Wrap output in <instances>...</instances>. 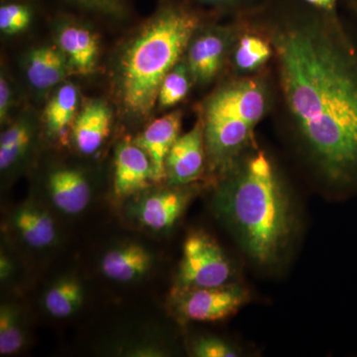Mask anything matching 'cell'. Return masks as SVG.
I'll use <instances>...</instances> for the list:
<instances>
[{
	"label": "cell",
	"mask_w": 357,
	"mask_h": 357,
	"mask_svg": "<svg viewBox=\"0 0 357 357\" xmlns=\"http://www.w3.org/2000/svg\"><path fill=\"white\" fill-rule=\"evenodd\" d=\"M273 47L291 124L331 184H357V48L335 13L302 0L255 8Z\"/></svg>",
	"instance_id": "cell-1"
},
{
	"label": "cell",
	"mask_w": 357,
	"mask_h": 357,
	"mask_svg": "<svg viewBox=\"0 0 357 357\" xmlns=\"http://www.w3.org/2000/svg\"><path fill=\"white\" fill-rule=\"evenodd\" d=\"M213 196V210L251 259L278 261L294 230L292 204L273 164L263 151L230 168Z\"/></svg>",
	"instance_id": "cell-2"
},
{
	"label": "cell",
	"mask_w": 357,
	"mask_h": 357,
	"mask_svg": "<svg viewBox=\"0 0 357 357\" xmlns=\"http://www.w3.org/2000/svg\"><path fill=\"white\" fill-rule=\"evenodd\" d=\"M203 24V14L183 0H163L122 54L119 66L121 102L133 116L149 114L161 84Z\"/></svg>",
	"instance_id": "cell-3"
},
{
	"label": "cell",
	"mask_w": 357,
	"mask_h": 357,
	"mask_svg": "<svg viewBox=\"0 0 357 357\" xmlns=\"http://www.w3.org/2000/svg\"><path fill=\"white\" fill-rule=\"evenodd\" d=\"M268 109L267 89L253 77L223 84L204 103L206 155L213 170L227 173L236 165Z\"/></svg>",
	"instance_id": "cell-4"
},
{
	"label": "cell",
	"mask_w": 357,
	"mask_h": 357,
	"mask_svg": "<svg viewBox=\"0 0 357 357\" xmlns=\"http://www.w3.org/2000/svg\"><path fill=\"white\" fill-rule=\"evenodd\" d=\"M232 275L231 263L218 241L204 230H195L185 237L172 291L218 287L229 284Z\"/></svg>",
	"instance_id": "cell-5"
},
{
	"label": "cell",
	"mask_w": 357,
	"mask_h": 357,
	"mask_svg": "<svg viewBox=\"0 0 357 357\" xmlns=\"http://www.w3.org/2000/svg\"><path fill=\"white\" fill-rule=\"evenodd\" d=\"M249 300L248 291L234 283L171 292V306L181 321H222L236 314Z\"/></svg>",
	"instance_id": "cell-6"
},
{
	"label": "cell",
	"mask_w": 357,
	"mask_h": 357,
	"mask_svg": "<svg viewBox=\"0 0 357 357\" xmlns=\"http://www.w3.org/2000/svg\"><path fill=\"white\" fill-rule=\"evenodd\" d=\"M139 195L129 208L131 218L143 229L165 232L182 217L192 194L183 187H170Z\"/></svg>",
	"instance_id": "cell-7"
},
{
	"label": "cell",
	"mask_w": 357,
	"mask_h": 357,
	"mask_svg": "<svg viewBox=\"0 0 357 357\" xmlns=\"http://www.w3.org/2000/svg\"><path fill=\"white\" fill-rule=\"evenodd\" d=\"M203 121L197 122L189 132L178 136L166 159V181L169 187H185L203 175L206 161Z\"/></svg>",
	"instance_id": "cell-8"
},
{
	"label": "cell",
	"mask_w": 357,
	"mask_h": 357,
	"mask_svg": "<svg viewBox=\"0 0 357 357\" xmlns=\"http://www.w3.org/2000/svg\"><path fill=\"white\" fill-rule=\"evenodd\" d=\"M229 32V28L211 27L192 37L187 49V66L199 84L210 83L222 69L231 40Z\"/></svg>",
	"instance_id": "cell-9"
},
{
	"label": "cell",
	"mask_w": 357,
	"mask_h": 357,
	"mask_svg": "<svg viewBox=\"0 0 357 357\" xmlns=\"http://www.w3.org/2000/svg\"><path fill=\"white\" fill-rule=\"evenodd\" d=\"M152 183L151 163L144 150L135 142L119 143L114 156V196L119 199L138 196Z\"/></svg>",
	"instance_id": "cell-10"
},
{
	"label": "cell",
	"mask_w": 357,
	"mask_h": 357,
	"mask_svg": "<svg viewBox=\"0 0 357 357\" xmlns=\"http://www.w3.org/2000/svg\"><path fill=\"white\" fill-rule=\"evenodd\" d=\"M181 124L182 114L174 112L155 119L135 140L150 160L153 182L156 184L166 181L167 156L180 136Z\"/></svg>",
	"instance_id": "cell-11"
},
{
	"label": "cell",
	"mask_w": 357,
	"mask_h": 357,
	"mask_svg": "<svg viewBox=\"0 0 357 357\" xmlns=\"http://www.w3.org/2000/svg\"><path fill=\"white\" fill-rule=\"evenodd\" d=\"M47 189L53 206L67 215L83 213L93 198L88 178L77 169L58 168L52 171L47 180Z\"/></svg>",
	"instance_id": "cell-12"
},
{
	"label": "cell",
	"mask_w": 357,
	"mask_h": 357,
	"mask_svg": "<svg viewBox=\"0 0 357 357\" xmlns=\"http://www.w3.org/2000/svg\"><path fill=\"white\" fill-rule=\"evenodd\" d=\"M153 264V255L144 245L126 243L105 252L100 261V271L109 280L131 283L146 276Z\"/></svg>",
	"instance_id": "cell-13"
},
{
	"label": "cell",
	"mask_w": 357,
	"mask_h": 357,
	"mask_svg": "<svg viewBox=\"0 0 357 357\" xmlns=\"http://www.w3.org/2000/svg\"><path fill=\"white\" fill-rule=\"evenodd\" d=\"M11 225L20 241L32 249H47L58 241L55 220L44 206L26 202L13 211Z\"/></svg>",
	"instance_id": "cell-14"
},
{
	"label": "cell",
	"mask_w": 357,
	"mask_h": 357,
	"mask_svg": "<svg viewBox=\"0 0 357 357\" xmlns=\"http://www.w3.org/2000/svg\"><path fill=\"white\" fill-rule=\"evenodd\" d=\"M57 42L70 69L79 75H89L95 70L98 42L88 27L75 21H61L57 27Z\"/></svg>",
	"instance_id": "cell-15"
},
{
	"label": "cell",
	"mask_w": 357,
	"mask_h": 357,
	"mask_svg": "<svg viewBox=\"0 0 357 357\" xmlns=\"http://www.w3.org/2000/svg\"><path fill=\"white\" fill-rule=\"evenodd\" d=\"M112 109L103 100H91L77 115L72 138L79 153L93 155L102 146L112 126Z\"/></svg>",
	"instance_id": "cell-16"
},
{
	"label": "cell",
	"mask_w": 357,
	"mask_h": 357,
	"mask_svg": "<svg viewBox=\"0 0 357 357\" xmlns=\"http://www.w3.org/2000/svg\"><path fill=\"white\" fill-rule=\"evenodd\" d=\"M70 70L65 54L55 47H40L26 57V76L33 88L38 91L57 86L64 81Z\"/></svg>",
	"instance_id": "cell-17"
},
{
	"label": "cell",
	"mask_w": 357,
	"mask_h": 357,
	"mask_svg": "<svg viewBox=\"0 0 357 357\" xmlns=\"http://www.w3.org/2000/svg\"><path fill=\"white\" fill-rule=\"evenodd\" d=\"M84 301L82 282L75 276H64L47 289L43 296V307L53 318L67 319L81 310Z\"/></svg>",
	"instance_id": "cell-18"
},
{
	"label": "cell",
	"mask_w": 357,
	"mask_h": 357,
	"mask_svg": "<svg viewBox=\"0 0 357 357\" xmlns=\"http://www.w3.org/2000/svg\"><path fill=\"white\" fill-rule=\"evenodd\" d=\"M79 93L74 84H65L56 91L45 109L44 116L47 131L52 137L64 133L76 119Z\"/></svg>",
	"instance_id": "cell-19"
},
{
	"label": "cell",
	"mask_w": 357,
	"mask_h": 357,
	"mask_svg": "<svg viewBox=\"0 0 357 357\" xmlns=\"http://www.w3.org/2000/svg\"><path fill=\"white\" fill-rule=\"evenodd\" d=\"M33 140V130L28 121L13 124L0 137V170L10 171L20 163L29 151Z\"/></svg>",
	"instance_id": "cell-20"
},
{
	"label": "cell",
	"mask_w": 357,
	"mask_h": 357,
	"mask_svg": "<svg viewBox=\"0 0 357 357\" xmlns=\"http://www.w3.org/2000/svg\"><path fill=\"white\" fill-rule=\"evenodd\" d=\"M273 56V47L267 37L257 34H244L237 41L234 63L241 73H252L266 64Z\"/></svg>",
	"instance_id": "cell-21"
},
{
	"label": "cell",
	"mask_w": 357,
	"mask_h": 357,
	"mask_svg": "<svg viewBox=\"0 0 357 357\" xmlns=\"http://www.w3.org/2000/svg\"><path fill=\"white\" fill-rule=\"evenodd\" d=\"M27 342L24 321L20 310L13 304L0 307V354L13 356L22 351Z\"/></svg>",
	"instance_id": "cell-22"
},
{
	"label": "cell",
	"mask_w": 357,
	"mask_h": 357,
	"mask_svg": "<svg viewBox=\"0 0 357 357\" xmlns=\"http://www.w3.org/2000/svg\"><path fill=\"white\" fill-rule=\"evenodd\" d=\"M191 76L188 66L178 63L164 79L158 95L159 105L164 109L174 107L182 102L190 91Z\"/></svg>",
	"instance_id": "cell-23"
},
{
	"label": "cell",
	"mask_w": 357,
	"mask_h": 357,
	"mask_svg": "<svg viewBox=\"0 0 357 357\" xmlns=\"http://www.w3.org/2000/svg\"><path fill=\"white\" fill-rule=\"evenodd\" d=\"M33 18V7L28 2H4L0 7V29L6 34H16L29 27Z\"/></svg>",
	"instance_id": "cell-24"
},
{
	"label": "cell",
	"mask_w": 357,
	"mask_h": 357,
	"mask_svg": "<svg viewBox=\"0 0 357 357\" xmlns=\"http://www.w3.org/2000/svg\"><path fill=\"white\" fill-rule=\"evenodd\" d=\"M84 13L109 20H123L130 14L129 0H63Z\"/></svg>",
	"instance_id": "cell-25"
},
{
	"label": "cell",
	"mask_w": 357,
	"mask_h": 357,
	"mask_svg": "<svg viewBox=\"0 0 357 357\" xmlns=\"http://www.w3.org/2000/svg\"><path fill=\"white\" fill-rule=\"evenodd\" d=\"M192 356L197 357H234L238 352L218 337H204L197 340L192 345Z\"/></svg>",
	"instance_id": "cell-26"
},
{
	"label": "cell",
	"mask_w": 357,
	"mask_h": 357,
	"mask_svg": "<svg viewBox=\"0 0 357 357\" xmlns=\"http://www.w3.org/2000/svg\"><path fill=\"white\" fill-rule=\"evenodd\" d=\"M194 6H206L217 10H230V9H243L252 10L256 7L262 6L268 0H183Z\"/></svg>",
	"instance_id": "cell-27"
},
{
	"label": "cell",
	"mask_w": 357,
	"mask_h": 357,
	"mask_svg": "<svg viewBox=\"0 0 357 357\" xmlns=\"http://www.w3.org/2000/svg\"><path fill=\"white\" fill-rule=\"evenodd\" d=\"M11 105V89L3 75L0 79V119L6 121Z\"/></svg>",
	"instance_id": "cell-28"
},
{
	"label": "cell",
	"mask_w": 357,
	"mask_h": 357,
	"mask_svg": "<svg viewBox=\"0 0 357 357\" xmlns=\"http://www.w3.org/2000/svg\"><path fill=\"white\" fill-rule=\"evenodd\" d=\"M13 260L6 253L3 255V251H2L1 258H0V277H1L2 282L6 281L7 279L13 276Z\"/></svg>",
	"instance_id": "cell-29"
},
{
	"label": "cell",
	"mask_w": 357,
	"mask_h": 357,
	"mask_svg": "<svg viewBox=\"0 0 357 357\" xmlns=\"http://www.w3.org/2000/svg\"><path fill=\"white\" fill-rule=\"evenodd\" d=\"M309 6L328 11V13H335L337 0H302Z\"/></svg>",
	"instance_id": "cell-30"
},
{
	"label": "cell",
	"mask_w": 357,
	"mask_h": 357,
	"mask_svg": "<svg viewBox=\"0 0 357 357\" xmlns=\"http://www.w3.org/2000/svg\"><path fill=\"white\" fill-rule=\"evenodd\" d=\"M349 2L354 13H357V0H349Z\"/></svg>",
	"instance_id": "cell-31"
},
{
	"label": "cell",
	"mask_w": 357,
	"mask_h": 357,
	"mask_svg": "<svg viewBox=\"0 0 357 357\" xmlns=\"http://www.w3.org/2000/svg\"><path fill=\"white\" fill-rule=\"evenodd\" d=\"M2 1H9V0H2Z\"/></svg>",
	"instance_id": "cell-32"
}]
</instances>
